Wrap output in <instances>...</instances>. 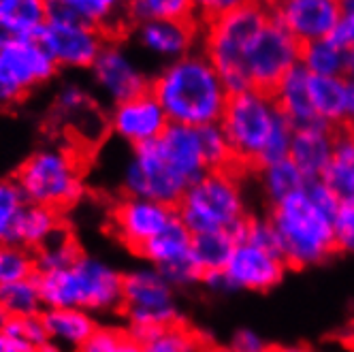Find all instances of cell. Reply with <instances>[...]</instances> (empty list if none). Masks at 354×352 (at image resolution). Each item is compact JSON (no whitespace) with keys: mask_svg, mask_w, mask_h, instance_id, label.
Instances as JSON below:
<instances>
[{"mask_svg":"<svg viewBox=\"0 0 354 352\" xmlns=\"http://www.w3.org/2000/svg\"><path fill=\"white\" fill-rule=\"evenodd\" d=\"M190 243H192L190 231L180 222V218L175 216L165 226L162 233H158L154 239L147 241L139 250V257H143L147 263L154 265V269H162L190 257Z\"/></svg>","mask_w":354,"mask_h":352,"instance_id":"484cf974","label":"cell"},{"mask_svg":"<svg viewBox=\"0 0 354 352\" xmlns=\"http://www.w3.org/2000/svg\"><path fill=\"white\" fill-rule=\"evenodd\" d=\"M82 248L75 241V237L62 229L60 233H56L52 239H49L41 250L35 252L37 259V273H49V271H58V269H66L71 265H75L82 259Z\"/></svg>","mask_w":354,"mask_h":352,"instance_id":"d6a6232c","label":"cell"},{"mask_svg":"<svg viewBox=\"0 0 354 352\" xmlns=\"http://www.w3.org/2000/svg\"><path fill=\"white\" fill-rule=\"evenodd\" d=\"M88 107H90V94L77 84H66L56 94V113L62 118L84 115L88 113Z\"/></svg>","mask_w":354,"mask_h":352,"instance_id":"8d00e7d4","label":"cell"},{"mask_svg":"<svg viewBox=\"0 0 354 352\" xmlns=\"http://www.w3.org/2000/svg\"><path fill=\"white\" fill-rule=\"evenodd\" d=\"M175 216V207L124 194L111 210V226L118 239L139 254V250L162 233Z\"/></svg>","mask_w":354,"mask_h":352,"instance_id":"4fadbf2b","label":"cell"},{"mask_svg":"<svg viewBox=\"0 0 354 352\" xmlns=\"http://www.w3.org/2000/svg\"><path fill=\"white\" fill-rule=\"evenodd\" d=\"M37 352H66L64 348H60L58 344H54V342H45L43 346H39V350Z\"/></svg>","mask_w":354,"mask_h":352,"instance_id":"bcb514c9","label":"cell"},{"mask_svg":"<svg viewBox=\"0 0 354 352\" xmlns=\"http://www.w3.org/2000/svg\"><path fill=\"white\" fill-rule=\"evenodd\" d=\"M235 352H267L269 348L261 342L259 335H254L252 331H237V335L233 337V346Z\"/></svg>","mask_w":354,"mask_h":352,"instance_id":"b9f144b4","label":"cell"},{"mask_svg":"<svg viewBox=\"0 0 354 352\" xmlns=\"http://www.w3.org/2000/svg\"><path fill=\"white\" fill-rule=\"evenodd\" d=\"M269 220L282 241L286 267L301 269L306 265L322 263L339 252L333 233V220L314 207L303 190L275 203L271 207Z\"/></svg>","mask_w":354,"mask_h":352,"instance_id":"277c9868","label":"cell"},{"mask_svg":"<svg viewBox=\"0 0 354 352\" xmlns=\"http://www.w3.org/2000/svg\"><path fill=\"white\" fill-rule=\"evenodd\" d=\"M64 229L62 224V216L56 210H49L43 205H35L28 203L26 210L21 212L15 233H13V241L21 248L30 250V252H37L41 250L49 239H52L56 233H60Z\"/></svg>","mask_w":354,"mask_h":352,"instance_id":"d4e9b609","label":"cell"},{"mask_svg":"<svg viewBox=\"0 0 354 352\" xmlns=\"http://www.w3.org/2000/svg\"><path fill=\"white\" fill-rule=\"evenodd\" d=\"M122 278L105 261L86 254L66 269L37 273L45 308H73L88 314L120 310Z\"/></svg>","mask_w":354,"mask_h":352,"instance_id":"3957f363","label":"cell"},{"mask_svg":"<svg viewBox=\"0 0 354 352\" xmlns=\"http://www.w3.org/2000/svg\"><path fill=\"white\" fill-rule=\"evenodd\" d=\"M299 64L310 75H320V77H344L346 52L337 49L326 39H322V41H301Z\"/></svg>","mask_w":354,"mask_h":352,"instance_id":"4dcf8cb0","label":"cell"},{"mask_svg":"<svg viewBox=\"0 0 354 352\" xmlns=\"http://www.w3.org/2000/svg\"><path fill=\"white\" fill-rule=\"evenodd\" d=\"M308 92L312 107L320 122L339 124L346 120L348 111V80L344 77H320L310 75Z\"/></svg>","mask_w":354,"mask_h":352,"instance_id":"4316f807","label":"cell"},{"mask_svg":"<svg viewBox=\"0 0 354 352\" xmlns=\"http://www.w3.org/2000/svg\"><path fill=\"white\" fill-rule=\"evenodd\" d=\"M120 310L129 320L126 335L139 344H143L154 331L182 322L175 308L173 286L156 269L124 273Z\"/></svg>","mask_w":354,"mask_h":352,"instance_id":"ba28073f","label":"cell"},{"mask_svg":"<svg viewBox=\"0 0 354 352\" xmlns=\"http://www.w3.org/2000/svg\"><path fill=\"white\" fill-rule=\"evenodd\" d=\"M156 143L160 147L162 156L167 158V163L188 184V188L207 173L196 129L180 127V124H169L167 131Z\"/></svg>","mask_w":354,"mask_h":352,"instance_id":"d6986e66","label":"cell"},{"mask_svg":"<svg viewBox=\"0 0 354 352\" xmlns=\"http://www.w3.org/2000/svg\"><path fill=\"white\" fill-rule=\"evenodd\" d=\"M267 352H271V348H269V350H267Z\"/></svg>","mask_w":354,"mask_h":352,"instance_id":"f5cc1de1","label":"cell"},{"mask_svg":"<svg viewBox=\"0 0 354 352\" xmlns=\"http://www.w3.org/2000/svg\"><path fill=\"white\" fill-rule=\"evenodd\" d=\"M277 113L271 100L257 92L229 94L218 127L233 156L250 171L261 173V154L273 133Z\"/></svg>","mask_w":354,"mask_h":352,"instance_id":"52a82bcc","label":"cell"},{"mask_svg":"<svg viewBox=\"0 0 354 352\" xmlns=\"http://www.w3.org/2000/svg\"><path fill=\"white\" fill-rule=\"evenodd\" d=\"M126 19L133 26L147 21H169V19H198L196 5L188 0H133L124 5Z\"/></svg>","mask_w":354,"mask_h":352,"instance_id":"f1b7e54d","label":"cell"},{"mask_svg":"<svg viewBox=\"0 0 354 352\" xmlns=\"http://www.w3.org/2000/svg\"><path fill=\"white\" fill-rule=\"evenodd\" d=\"M58 66L37 39L0 47V107H13L32 88L49 82Z\"/></svg>","mask_w":354,"mask_h":352,"instance_id":"7c38bea8","label":"cell"},{"mask_svg":"<svg viewBox=\"0 0 354 352\" xmlns=\"http://www.w3.org/2000/svg\"><path fill=\"white\" fill-rule=\"evenodd\" d=\"M235 248H237V239L233 231H207V233L192 235L190 254L205 280L207 275L222 273L226 269Z\"/></svg>","mask_w":354,"mask_h":352,"instance_id":"83f0119b","label":"cell"},{"mask_svg":"<svg viewBox=\"0 0 354 352\" xmlns=\"http://www.w3.org/2000/svg\"><path fill=\"white\" fill-rule=\"evenodd\" d=\"M47 21V0H0V47L37 39Z\"/></svg>","mask_w":354,"mask_h":352,"instance_id":"7402d4cb","label":"cell"},{"mask_svg":"<svg viewBox=\"0 0 354 352\" xmlns=\"http://www.w3.org/2000/svg\"><path fill=\"white\" fill-rule=\"evenodd\" d=\"M326 41L333 43L342 52L354 49V3H342V17Z\"/></svg>","mask_w":354,"mask_h":352,"instance_id":"60d3db41","label":"cell"},{"mask_svg":"<svg viewBox=\"0 0 354 352\" xmlns=\"http://www.w3.org/2000/svg\"><path fill=\"white\" fill-rule=\"evenodd\" d=\"M333 135L328 124L292 131L290 160L306 175V180H320L326 167L333 160Z\"/></svg>","mask_w":354,"mask_h":352,"instance_id":"ffe728a7","label":"cell"},{"mask_svg":"<svg viewBox=\"0 0 354 352\" xmlns=\"http://www.w3.org/2000/svg\"><path fill=\"white\" fill-rule=\"evenodd\" d=\"M271 352H310L306 348H271Z\"/></svg>","mask_w":354,"mask_h":352,"instance_id":"c3c4849f","label":"cell"},{"mask_svg":"<svg viewBox=\"0 0 354 352\" xmlns=\"http://www.w3.org/2000/svg\"><path fill=\"white\" fill-rule=\"evenodd\" d=\"M286 263L277 259L261 248L250 243H237L235 252L222 271L224 288H252V290H267L280 284L284 278Z\"/></svg>","mask_w":354,"mask_h":352,"instance_id":"e0dca14e","label":"cell"},{"mask_svg":"<svg viewBox=\"0 0 354 352\" xmlns=\"http://www.w3.org/2000/svg\"><path fill=\"white\" fill-rule=\"evenodd\" d=\"M205 352H235L233 348H222V346H209Z\"/></svg>","mask_w":354,"mask_h":352,"instance_id":"681fc988","label":"cell"},{"mask_svg":"<svg viewBox=\"0 0 354 352\" xmlns=\"http://www.w3.org/2000/svg\"><path fill=\"white\" fill-rule=\"evenodd\" d=\"M5 333L19 337L24 342H28L32 346H43L47 340V331H45V324L41 320V316H30V318H9L5 324Z\"/></svg>","mask_w":354,"mask_h":352,"instance_id":"74e56055","label":"cell"},{"mask_svg":"<svg viewBox=\"0 0 354 352\" xmlns=\"http://www.w3.org/2000/svg\"><path fill=\"white\" fill-rule=\"evenodd\" d=\"M26 205L28 201L15 178H0V246L13 241L17 220Z\"/></svg>","mask_w":354,"mask_h":352,"instance_id":"e575fe53","label":"cell"},{"mask_svg":"<svg viewBox=\"0 0 354 352\" xmlns=\"http://www.w3.org/2000/svg\"><path fill=\"white\" fill-rule=\"evenodd\" d=\"M37 350H39L37 346L0 331V352H37Z\"/></svg>","mask_w":354,"mask_h":352,"instance_id":"7bdbcfd3","label":"cell"},{"mask_svg":"<svg viewBox=\"0 0 354 352\" xmlns=\"http://www.w3.org/2000/svg\"><path fill=\"white\" fill-rule=\"evenodd\" d=\"M299 49L301 41L284 30L275 19H269L245 54L252 92L271 100L286 75L299 64Z\"/></svg>","mask_w":354,"mask_h":352,"instance_id":"9c48e42d","label":"cell"},{"mask_svg":"<svg viewBox=\"0 0 354 352\" xmlns=\"http://www.w3.org/2000/svg\"><path fill=\"white\" fill-rule=\"evenodd\" d=\"M346 120L354 124V82H348V111Z\"/></svg>","mask_w":354,"mask_h":352,"instance_id":"f6af8a7d","label":"cell"},{"mask_svg":"<svg viewBox=\"0 0 354 352\" xmlns=\"http://www.w3.org/2000/svg\"><path fill=\"white\" fill-rule=\"evenodd\" d=\"M15 182L28 203L56 212L73 207L86 190L77 152L62 145H45L35 149L19 165Z\"/></svg>","mask_w":354,"mask_h":352,"instance_id":"5b68a950","label":"cell"},{"mask_svg":"<svg viewBox=\"0 0 354 352\" xmlns=\"http://www.w3.org/2000/svg\"><path fill=\"white\" fill-rule=\"evenodd\" d=\"M37 275L35 252L17 243L0 246V286L21 280H30Z\"/></svg>","mask_w":354,"mask_h":352,"instance_id":"d590c367","label":"cell"},{"mask_svg":"<svg viewBox=\"0 0 354 352\" xmlns=\"http://www.w3.org/2000/svg\"><path fill=\"white\" fill-rule=\"evenodd\" d=\"M350 340H352V346H354V329H352V335H348Z\"/></svg>","mask_w":354,"mask_h":352,"instance_id":"816d5d0a","label":"cell"},{"mask_svg":"<svg viewBox=\"0 0 354 352\" xmlns=\"http://www.w3.org/2000/svg\"><path fill=\"white\" fill-rule=\"evenodd\" d=\"M0 310L7 318H30L41 316L45 310L43 295L37 282V275L30 280L0 286Z\"/></svg>","mask_w":354,"mask_h":352,"instance_id":"f546056e","label":"cell"},{"mask_svg":"<svg viewBox=\"0 0 354 352\" xmlns=\"http://www.w3.org/2000/svg\"><path fill=\"white\" fill-rule=\"evenodd\" d=\"M344 80H348V82H354V49H350V52H346Z\"/></svg>","mask_w":354,"mask_h":352,"instance_id":"ee69618b","label":"cell"},{"mask_svg":"<svg viewBox=\"0 0 354 352\" xmlns=\"http://www.w3.org/2000/svg\"><path fill=\"white\" fill-rule=\"evenodd\" d=\"M263 175V184H265V190L271 198V203H280V201L288 198L290 194H297L306 188V175H303L297 165L286 158V160H280L275 165H269L261 171Z\"/></svg>","mask_w":354,"mask_h":352,"instance_id":"836d02e7","label":"cell"},{"mask_svg":"<svg viewBox=\"0 0 354 352\" xmlns=\"http://www.w3.org/2000/svg\"><path fill=\"white\" fill-rule=\"evenodd\" d=\"M275 19L297 41H322L331 35L342 17V3L335 0H288L269 3Z\"/></svg>","mask_w":354,"mask_h":352,"instance_id":"2e32d148","label":"cell"},{"mask_svg":"<svg viewBox=\"0 0 354 352\" xmlns=\"http://www.w3.org/2000/svg\"><path fill=\"white\" fill-rule=\"evenodd\" d=\"M180 222L190 235L207 231H233L245 218L239 182L224 173L209 171L194 182L175 205Z\"/></svg>","mask_w":354,"mask_h":352,"instance_id":"8992f818","label":"cell"},{"mask_svg":"<svg viewBox=\"0 0 354 352\" xmlns=\"http://www.w3.org/2000/svg\"><path fill=\"white\" fill-rule=\"evenodd\" d=\"M149 92L160 103L169 124L190 129L218 124L229 98L216 68L203 54H188L169 62L149 82Z\"/></svg>","mask_w":354,"mask_h":352,"instance_id":"6da1fadb","label":"cell"},{"mask_svg":"<svg viewBox=\"0 0 354 352\" xmlns=\"http://www.w3.org/2000/svg\"><path fill=\"white\" fill-rule=\"evenodd\" d=\"M126 342H129V335L126 333L118 329H107L105 326V329H96L92 337L75 352H124Z\"/></svg>","mask_w":354,"mask_h":352,"instance_id":"f35d334b","label":"cell"},{"mask_svg":"<svg viewBox=\"0 0 354 352\" xmlns=\"http://www.w3.org/2000/svg\"><path fill=\"white\" fill-rule=\"evenodd\" d=\"M92 77L98 90L103 92L113 105L124 103L133 96H139L149 90V82L133 56L126 52L120 41H107L103 52L92 64Z\"/></svg>","mask_w":354,"mask_h":352,"instance_id":"5bb4252c","label":"cell"},{"mask_svg":"<svg viewBox=\"0 0 354 352\" xmlns=\"http://www.w3.org/2000/svg\"><path fill=\"white\" fill-rule=\"evenodd\" d=\"M47 5L75 21L100 30L107 41L111 33L115 35L124 24H129L124 5L115 0H47Z\"/></svg>","mask_w":354,"mask_h":352,"instance_id":"603a6c76","label":"cell"},{"mask_svg":"<svg viewBox=\"0 0 354 352\" xmlns=\"http://www.w3.org/2000/svg\"><path fill=\"white\" fill-rule=\"evenodd\" d=\"M122 188L126 196L156 201L175 207L188 190V184L167 163L156 141L133 147L131 158L122 171Z\"/></svg>","mask_w":354,"mask_h":352,"instance_id":"30bf717a","label":"cell"},{"mask_svg":"<svg viewBox=\"0 0 354 352\" xmlns=\"http://www.w3.org/2000/svg\"><path fill=\"white\" fill-rule=\"evenodd\" d=\"M7 320H9V318L5 316V312H3V310H0V331H3V329H5V324H7Z\"/></svg>","mask_w":354,"mask_h":352,"instance_id":"f907efd6","label":"cell"},{"mask_svg":"<svg viewBox=\"0 0 354 352\" xmlns=\"http://www.w3.org/2000/svg\"><path fill=\"white\" fill-rule=\"evenodd\" d=\"M124 352H143V346L139 344V342H135V340H131L129 337V342H126V350Z\"/></svg>","mask_w":354,"mask_h":352,"instance_id":"7dc6e473","label":"cell"},{"mask_svg":"<svg viewBox=\"0 0 354 352\" xmlns=\"http://www.w3.org/2000/svg\"><path fill=\"white\" fill-rule=\"evenodd\" d=\"M308 77L310 73L303 68L301 64H297L282 82L280 90L275 92V96L271 98L273 109L280 113L292 131L297 129H308V127H320V122L312 100H310V92H308Z\"/></svg>","mask_w":354,"mask_h":352,"instance_id":"44dd1931","label":"cell"},{"mask_svg":"<svg viewBox=\"0 0 354 352\" xmlns=\"http://www.w3.org/2000/svg\"><path fill=\"white\" fill-rule=\"evenodd\" d=\"M333 233L339 252H354V203H342L333 218Z\"/></svg>","mask_w":354,"mask_h":352,"instance_id":"ab89813d","label":"cell"},{"mask_svg":"<svg viewBox=\"0 0 354 352\" xmlns=\"http://www.w3.org/2000/svg\"><path fill=\"white\" fill-rule=\"evenodd\" d=\"M352 203H354V201H352Z\"/></svg>","mask_w":354,"mask_h":352,"instance_id":"db71d44e","label":"cell"},{"mask_svg":"<svg viewBox=\"0 0 354 352\" xmlns=\"http://www.w3.org/2000/svg\"><path fill=\"white\" fill-rule=\"evenodd\" d=\"M141 346L143 352H205L209 348L205 337L184 324V320L154 331Z\"/></svg>","mask_w":354,"mask_h":352,"instance_id":"1f68e13d","label":"cell"},{"mask_svg":"<svg viewBox=\"0 0 354 352\" xmlns=\"http://www.w3.org/2000/svg\"><path fill=\"white\" fill-rule=\"evenodd\" d=\"M271 19L269 5L237 3L220 17L203 24L205 52L203 56L216 68L222 86L229 94L252 90L245 64V54L261 30Z\"/></svg>","mask_w":354,"mask_h":352,"instance_id":"7a4b0ae2","label":"cell"},{"mask_svg":"<svg viewBox=\"0 0 354 352\" xmlns=\"http://www.w3.org/2000/svg\"><path fill=\"white\" fill-rule=\"evenodd\" d=\"M41 320L45 324L47 340L58 344L66 352H75L80 346H84L98 329L92 314L73 308H45Z\"/></svg>","mask_w":354,"mask_h":352,"instance_id":"cb8c5ba5","label":"cell"},{"mask_svg":"<svg viewBox=\"0 0 354 352\" xmlns=\"http://www.w3.org/2000/svg\"><path fill=\"white\" fill-rule=\"evenodd\" d=\"M133 28H135V41L145 52L173 62L190 54V49L198 37V19L147 21Z\"/></svg>","mask_w":354,"mask_h":352,"instance_id":"ac0fdd59","label":"cell"},{"mask_svg":"<svg viewBox=\"0 0 354 352\" xmlns=\"http://www.w3.org/2000/svg\"><path fill=\"white\" fill-rule=\"evenodd\" d=\"M37 41L58 68H92L98 54L103 52L107 37L47 5V21Z\"/></svg>","mask_w":354,"mask_h":352,"instance_id":"8fae6325","label":"cell"},{"mask_svg":"<svg viewBox=\"0 0 354 352\" xmlns=\"http://www.w3.org/2000/svg\"><path fill=\"white\" fill-rule=\"evenodd\" d=\"M169 127L160 103L149 90L133 96L124 103L113 105L109 113V129L115 137L126 141L131 147H139L151 141H158Z\"/></svg>","mask_w":354,"mask_h":352,"instance_id":"9a60e30c","label":"cell"}]
</instances>
